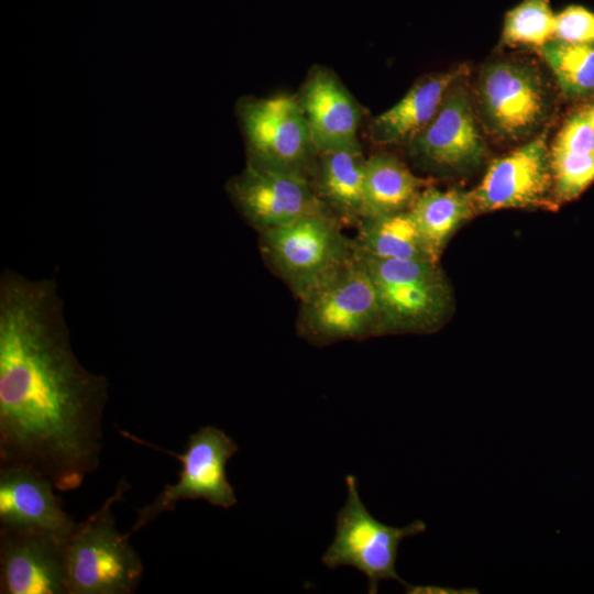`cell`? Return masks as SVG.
Wrapping results in <instances>:
<instances>
[{"label": "cell", "mask_w": 594, "mask_h": 594, "mask_svg": "<svg viewBox=\"0 0 594 594\" xmlns=\"http://www.w3.org/2000/svg\"><path fill=\"white\" fill-rule=\"evenodd\" d=\"M56 491L47 476L31 468L0 466V527L42 530L66 541L78 522Z\"/></svg>", "instance_id": "obj_14"}, {"label": "cell", "mask_w": 594, "mask_h": 594, "mask_svg": "<svg viewBox=\"0 0 594 594\" xmlns=\"http://www.w3.org/2000/svg\"><path fill=\"white\" fill-rule=\"evenodd\" d=\"M407 145L411 156L436 170L462 173L483 162L486 146L462 85L450 87L433 120Z\"/></svg>", "instance_id": "obj_11"}, {"label": "cell", "mask_w": 594, "mask_h": 594, "mask_svg": "<svg viewBox=\"0 0 594 594\" xmlns=\"http://www.w3.org/2000/svg\"><path fill=\"white\" fill-rule=\"evenodd\" d=\"M405 590L410 594H473L479 593L475 588H457L440 585H410L406 584Z\"/></svg>", "instance_id": "obj_26"}, {"label": "cell", "mask_w": 594, "mask_h": 594, "mask_svg": "<svg viewBox=\"0 0 594 594\" xmlns=\"http://www.w3.org/2000/svg\"><path fill=\"white\" fill-rule=\"evenodd\" d=\"M554 38L573 44L594 43V13L570 6L556 15Z\"/></svg>", "instance_id": "obj_25"}, {"label": "cell", "mask_w": 594, "mask_h": 594, "mask_svg": "<svg viewBox=\"0 0 594 594\" xmlns=\"http://www.w3.org/2000/svg\"><path fill=\"white\" fill-rule=\"evenodd\" d=\"M297 95L318 153L360 147L362 110L333 72L312 67Z\"/></svg>", "instance_id": "obj_15"}, {"label": "cell", "mask_w": 594, "mask_h": 594, "mask_svg": "<svg viewBox=\"0 0 594 594\" xmlns=\"http://www.w3.org/2000/svg\"><path fill=\"white\" fill-rule=\"evenodd\" d=\"M348 496L337 513L336 535L321 561L329 569L348 565L362 572L369 581L367 592L377 593L385 580L407 584L397 573L398 549L406 538L426 531V524L416 519L404 527L381 522L363 504L353 475L345 476Z\"/></svg>", "instance_id": "obj_7"}, {"label": "cell", "mask_w": 594, "mask_h": 594, "mask_svg": "<svg viewBox=\"0 0 594 594\" xmlns=\"http://www.w3.org/2000/svg\"><path fill=\"white\" fill-rule=\"evenodd\" d=\"M365 161L361 147L318 153L311 183L329 213L342 226L363 218Z\"/></svg>", "instance_id": "obj_17"}, {"label": "cell", "mask_w": 594, "mask_h": 594, "mask_svg": "<svg viewBox=\"0 0 594 594\" xmlns=\"http://www.w3.org/2000/svg\"><path fill=\"white\" fill-rule=\"evenodd\" d=\"M226 189L234 207L258 233L308 215L329 213L311 178L304 174L246 164L239 175L229 179Z\"/></svg>", "instance_id": "obj_10"}, {"label": "cell", "mask_w": 594, "mask_h": 594, "mask_svg": "<svg viewBox=\"0 0 594 594\" xmlns=\"http://www.w3.org/2000/svg\"><path fill=\"white\" fill-rule=\"evenodd\" d=\"M476 100L487 131L508 141L535 133L551 107L540 70L515 59L494 61L482 68Z\"/></svg>", "instance_id": "obj_9"}, {"label": "cell", "mask_w": 594, "mask_h": 594, "mask_svg": "<svg viewBox=\"0 0 594 594\" xmlns=\"http://www.w3.org/2000/svg\"><path fill=\"white\" fill-rule=\"evenodd\" d=\"M109 381L77 359L54 278L0 277V466L79 488L100 466Z\"/></svg>", "instance_id": "obj_1"}, {"label": "cell", "mask_w": 594, "mask_h": 594, "mask_svg": "<svg viewBox=\"0 0 594 594\" xmlns=\"http://www.w3.org/2000/svg\"><path fill=\"white\" fill-rule=\"evenodd\" d=\"M265 260L293 294L304 298L354 254L353 240L330 213L305 216L287 226L260 232Z\"/></svg>", "instance_id": "obj_4"}, {"label": "cell", "mask_w": 594, "mask_h": 594, "mask_svg": "<svg viewBox=\"0 0 594 594\" xmlns=\"http://www.w3.org/2000/svg\"><path fill=\"white\" fill-rule=\"evenodd\" d=\"M130 485L121 477L114 492L65 541L68 594L135 593L144 566L130 538L116 526L113 506Z\"/></svg>", "instance_id": "obj_2"}, {"label": "cell", "mask_w": 594, "mask_h": 594, "mask_svg": "<svg viewBox=\"0 0 594 594\" xmlns=\"http://www.w3.org/2000/svg\"><path fill=\"white\" fill-rule=\"evenodd\" d=\"M157 450L180 462L178 482L165 485L152 503L135 510V521L125 534L129 538L162 514L173 512L180 501L204 499L224 509L238 503L235 490L227 476V463L239 447L224 431L213 426L200 427L188 437L183 453Z\"/></svg>", "instance_id": "obj_8"}, {"label": "cell", "mask_w": 594, "mask_h": 594, "mask_svg": "<svg viewBox=\"0 0 594 594\" xmlns=\"http://www.w3.org/2000/svg\"><path fill=\"white\" fill-rule=\"evenodd\" d=\"M299 300L298 331L314 344L382 334L377 294L355 250L345 264Z\"/></svg>", "instance_id": "obj_3"}, {"label": "cell", "mask_w": 594, "mask_h": 594, "mask_svg": "<svg viewBox=\"0 0 594 594\" xmlns=\"http://www.w3.org/2000/svg\"><path fill=\"white\" fill-rule=\"evenodd\" d=\"M553 188L546 134L495 160L472 191L477 211L546 206Z\"/></svg>", "instance_id": "obj_12"}, {"label": "cell", "mask_w": 594, "mask_h": 594, "mask_svg": "<svg viewBox=\"0 0 594 594\" xmlns=\"http://www.w3.org/2000/svg\"><path fill=\"white\" fill-rule=\"evenodd\" d=\"M1 594H68L65 541L36 529L0 527Z\"/></svg>", "instance_id": "obj_13"}, {"label": "cell", "mask_w": 594, "mask_h": 594, "mask_svg": "<svg viewBox=\"0 0 594 594\" xmlns=\"http://www.w3.org/2000/svg\"><path fill=\"white\" fill-rule=\"evenodd\" d=\"M554 33L556 15L549 0H524L507 12L502 41L539 50L554 38Z\"/></svg>", "instance_id": "obj_22"}, {"label": "cell", "mask_w": 594, "mask_h": 594, "mask_svg": "<svg viewBox=\"0 0 594 594\" xmlns=\"http://www.w3.org/2000/svg\"><path fill=\"white\" fill-rule=\"evenodd\" d=\"M465 72L460 67L418 80L397 103L372 120V141L380 145L408 144L433 120L446 94Z\"/></svg>", "instance_id": "obj_16"}, {"label": "cell", "mask_w": 594, "mask_h": 594, "mask_svg": "<svg viewBox=\"0 0 594 594\" xmlns=\"http://www.w3.org/2000/svg\"><path fill=\"white\" fill-rule=\"evenodd\" d=\"M235 114L246 146V164L311 178L318 152L298 95L243 97L235 105Z\"/></svg>", "instance_id": "obj_6"}, {"label": "cell", "mask_w": 594, "mask_h": 594, "mask_svg": "<svg viewBox=\"0 0 594 594\" xmlns=\"http://www.w3.org/2000/svg\"><path fill=\"white\" fill-rule=\"evenodd\" d=\"M356 229L353 243L362 254L382 260L435 262L409 210L364 217Z\"/></svg>", "instance_id": "obj_19"}, {"label": "cell", "mask_w": 594, "mask_h": 594, "mask_svg": "<svg viewBox=\"0 0 594 594\" xmlns=\"http://www.w3.org/2000/svg\"><path fill=\"white\" fill-rule=\"evenodd\" d=\"M355 252L366 266L377 294L382 334L427 332L447 318L452 296L438 263L382 260Z\"/></svg>", "instance_id": "obj_5"}, {"label": "cell", "mask_w": 594, "mask_h": 594, "mask_svg": "<svg viewBox=\"0 0 594 594\" xmlns=\"http://www.w3.org/2000/svg\"><path fill=\"white\" fill-rule=\"evenodd\" d=\"M538 51L565 95H594V43L573 44L553 38Z\"/></svg>", "instance_id": "obj_21"}, {"label": "cell", "mask_w": 594, "mask_h": 594, "mask_svg": "<svg viewBox=\"0 0 594 594\" xmlns=\"http://www.w3.org/2000/svg\"><path fill=\"white\" fill-rule=\"evenodd\" d=\"M586 111H587V116L594 127V106H591V107H587L586 108Z\"/></svg>", "instance_id": "obj_27"}, {"label": "cell", "mask_w": 594, "mask_h": 594, "mask_svg": "<svg viewBox=\"0 0 594 594\" xmlns=\"http://www.w3.org/2000/svg\"><path fill=\"white\" fill-rule=\"evenodd\" d=\"M431 258L439 257L454 232L477 211L472 191L426 186L408 209Z\"/></svg>", "instance_id": "obj_18"}, {"label": "cell", "mask_w": 594, "mask_h": 594, "mask_svg": "<svg viewBox=\"0 0 594 594\" xmlns=\"http://www.w3.org/2000/svg\"><path fill=\"white\" fill-rule=\"evenodd\" d=\"M426 186V179L395 156H370L365 161L363 218L408 210Z\"/></svg>", "instance_id": "obj_20"}, {"label": "cell", "mask_w": 594, "mask_h": 594, "mask_svg": "<svg viewBox=\"0 0 594 594\" xmlns=\"http://www.w3.org/2000/svg\"><path fill=\"white\" fill-rule=\"evenodd\" d=\"M553 190L558 200L576 198L594 182V154L550 150Z\"/></svg>", "instance_id": "obj_23"}, {"label": "cell", "mask_w": 594, "mask_h": 594, "mask_svg": "<svg viewBox=\"0 0 594 594\" xmlns=\"http://www.w3.org/2000/svg\"><path fill=\"white\" fill-rule=\"evenodd\" d=\"M550 150L573 154H594V127L586 108L575 112L565 121Z\"/></svg>", "instance_id": "obj_24"}]
</instances>
